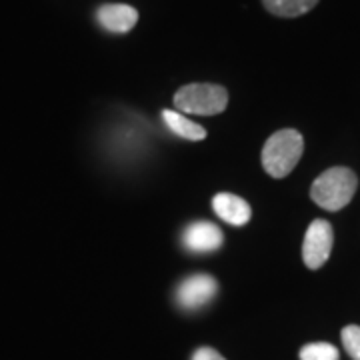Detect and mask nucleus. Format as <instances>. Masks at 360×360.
<instances>
[{
  "instance_id": "nucleus-11",
  "label": "nucleus",
  "mask_w": 360,
  "mask_h": 360,
  "mask_svg": "<svg viewBox=\"0 0 360 360\" xmlns=\"http://www.w3.org/2000/svg\"><path fill=\"white\" fill-rule=\"evenodd\" d=\"M340 354L328 342H312L300 348V360H338Z\"/></svg>"
},
{
  "instance_id": "nucleus-13",
  "label": "nucleus",
  "mask_w": 360,
  "mask_h": 360,
  "mask_svg": "<svg viewBox=\"0 0 360 360\" xmlns=\"http://www.w3.org/2000/svg\"><path fill=\"white\" fill-rule=\"evenodd\" d=\"M193 360H224V356L219 354L214 348H198V350L194 352Z\"/></svg>"
},
{
  "instance_id": "nucleus-8",
  "label": "nucleus",
  "mask_w": 360,
  "mask_h": 360,
  "mask_svg": "<svg viewBox=\"0 0 360 360\" xmlns=\"http://www.w3.org/2000/svg\"><path fill=\"white\" fill-rule=\"evenodd\" d=\"M212 210L217 212L219 219L229 222L232 226H243L252 217L250 205L246 202L245 198H240V196L231 193L217 194L212 198Z\"/></svg>"
},
{
  "instance_id": "nucleus-3",
  "label": "nucleus",
  "mask_w": 360,
  "mask_h": 360,
  "mask_svg": "<svg viewBox=\"0 0 360 360\" xmlns=\"http://www.w3.org/2000/svg\"><path fill=\"white\" fill-rule=\"evenodd\" d=\"M229 104V92L220 84H186L176 90L174 94V106L182 110V115L214 116L224 112Z\"/></svg>"
},
{
  "instance_id": "nucleus-2",
  "label": "nucleus",
  "mask_w": 360,
  "mask_h": 360,
  "mask_svg": "<svg viewBox=\"0 0 360 360\" xmlns=\"http://www.w3.org/2000/svg\"><path fill=\"white\" fill-rule=\"evenodd\" d=\"M356 188H359L356 174L350 168L335 167L324 170L321 176L312 182L310 198L324 210L336 212L352 200Z\"/></svg>"
},
{
  "instance_id": "nucleus-12",
  "label": "nucleus",
  "mask_w": 360,
  "mask_h": 360,
  "mask_svg": "<svg viewBox=\"0 0 360 360\" xmlns=\"http://www.w3.org/2000/svg\"><path fill=\"white\" fill-rule=\"evenodd\" d=\"M342 345L350 359L360 360V326L350 324L347 328H342Z\"/></svg>"
},
{
  "instance_id": "nucleus-4",
  "label": "nucleus",
  "mask_w": 360,
  "mask_h": 360,
  "mask_svg": "<svg viewBox=\"0 0 360 360\" xmlns=\"http://www.w3.org/2000/svg\"><path fill=\"white\" fill-rule=\"evenodd\" d=\"M333 243H335V234H333L330 222L322 219L312 220L309 231L304 234V243H302L304 264L310 270L321 269L333 252Z\"/></svg>"
},
{
  "instance_id": "nucleus-10",
  "label": "nucleus",
  "mask_w": 360,
  "mask_h": 360,
  "mask_svg": "<svg viewBox=\"0 0 360 360\" xmlns=\"http://www.w3.org/2000/svg\"><path fill=\"white\" fill-rule=\"evenodd\" d=\"M262 4L274 16L295 18L310 13L319 4V0H262Z\"/></svg>"
},
{
  "instance_id": "nucleus-5",
  "label": "nucleus",
  "mask_w": 360,
  "mask_h": 360,
  "mask_svg": "<svg viewBox=\"0 0 360 360\" xmlns=\"http://www.w3.org/2000/svg\"><path fill=\"white\" fill-rule=\"evenodd\" d=\"M219 292V284L210 274H193L176 290V302L184 310H198L206 307Z\"/></svg>"
},
{
  "instance_id": "nucleus-9",
  "label": "nucleus",
  "mask_w": 360,
  "mask_h": 360,
  "mask_svg": "<svg viewBox=\"0 0 360 360\" xmlns=\"http://www.w3.org/2000/svg\"><path fill=\"white\" fill-rule=\"evenodd\" d=\"M162 120L168 127L170 132H174L180 139H186V141H202L206 139V130L193 122L191 118L176 112V110H162Z\"/></svg>"
},
{
  "instance_id": "nucleus-1",
  "label": "nucleus",
  "mask_w": 360,
  "mask_h": 360,
  "mask_svg": "<svg viewBox=\"0 0 360 360\" xmlns=\"http://www.w3.org/2000/svg\"><path fill=\"white\" fill-rule=\"evenodd\" d=\"M302 150H304V139L298 130H278L264 142L262 167L272 179H284L296 168Z\"/></svg>"
},
{
  "instance_id": "nucleus-6",
  "label": "nucleus",
  "mask_w": 360,
  "mask_h": 360,
  "mask_svg": "<svg viewBox=\"0 0 360 360\" xmlns=\"http://www.w3.org/2000/svg\"><path fill=\"white\" fill-rule=\"evenodd\" d=\"M182 245L191 252H214L222 246V231L214 222L198 220L182 232Z\"/></svg>"
},
{
  "instance_id": "nucleus-7",
  "label": "nucleus",
  "mask_w": 360,
  "mask_h": 360,
  "mask_svg": "<svg viewBox=\"0 0 360 360\" xmlns=\"http://www.w3.org/2000/svg\"><path fill=\"white\" fill-rule=\"evenodd\" d=\"M96 20L104 30L124 34L139 22V13L129 4H104L96 11Z\"/></svg>"
}]
</instances>
